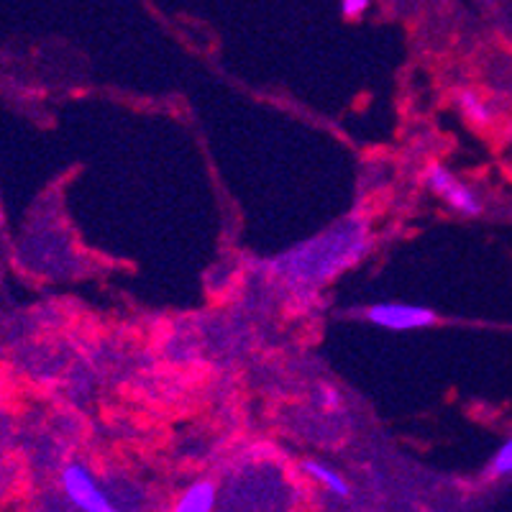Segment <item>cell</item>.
Instances as JSON below:
<instances>
[{
  "label": "cell",
  "instance_id": "1",
  "mask_svg": "<svg viewBox=\"0 0 512 512\" xmlns=\"http://www.w3.org/2000/svg\"><path fill=\"white\" fill-rule=\"evenodd\" d=\"M367 249V223L346 218L315 239L303 241L295 249L277 256L274 262H269V269H272V277H277L287 290L310 295L336 280L338 274L351 269L356 262H361Z\"/></svg>",
  "mask_w": 512,
  "mask_h": 512
},
{
  "label": "cell",
  "instance_id": "2",
  "mask_svg": "<svg viewBox=\"0 0 512 512\" xmlns=\"http://www.w3.org/2000/svg\"><path fill=\"white\" fill-rule=\"evenodd\" d=\"M62 489L67 500L80 512H121L113 505L111 497L105 495L88 466L77 464V461L62 469Z\"/></svg>",
  "mask_w": 512,
  "mask_h": 512
},
{
  "label": "cell",
  "instance_id": "3",
  "mask_svg": "<svg viewBox=\"0 0 512 512\" xmlns=\"http://www.w3.org/2000/svg\"><path fill=\"white\" fill-rule=\"evenodd\" d=\"M425 185L459 216H479L482 213V200H479L477 192L443 164H431L425 169Z\"/></svg>",
  "mask_w": 512,
  "mask_h": 512
},
{
  "label": "cell",
  "instance_id": "4",
  "mask_svg": "<svg viewBox=\"0 0 512 512\" xmlns=\"http://www.w3.org/2000/svg\"><path fill=\"white\" fill-rule=\"evenodd\" d=\"M367 320L387 331H418L436 323V313L423 305L410 303H377L367 310Z\"/></svg>",
  "mask_w": 512,
  "mask_h": 512
},
{
  "label": "cell",
  "instance_id": "5",
  "mask_svg": "<svg viewBox=\"0 0 512 512\" xmlns=\"http://www.w3.org/2000/svg\"><path fill=\"white\" fill-rule=\"evenodd\" d=\"M218 489L216 484L203 479V482H195L185 489L180 495V500L175 502L172 512H213L216 510Z\"/></svg>",
  "mask_w": 512,
  "mask_h": 512
},
{
  "label": "cell",
  "instance_id": "6",
  "mask_svg": "<svg viewBox=\"0 0 512 512\" xmlns=\"http://www.w3.org/2000/svg\"><path fill=\"white\" fill-rule=\"evenodd\" d=\"M303 469L315 484H320V487L326 489V492H331V495H338V497L349 495V484H346V479L338 472H333L328 464H320V461H305Z\"/></svg>",
  "mask_w": 512,
  "mask_h": 512
},
{
  "label": "cell",
  "instance_id": "7",
  "mask_svg": "<svg viewBox=\"0 0 512 512\" xmlns=\"http://www.w3.org/2000/svg\"><path fill=\"white\" fill-rule=\"evenodd\" d=\"M489 472L495 474V477H510L512 474V438L497 448V454L492 456V464H489Z\"/></svg>",
  "mask_w": 512,
  "mask_h": 512
},
{
  "label": "cell",
  "instance_id": "8",
  "mask_svg": "<svg viewBox=\"0 0 512 512\" xmlns=\"http://www.w3.org/2000/svg\"><path fill=\"white\" fill-rule=\"evenodd\" d=\"M461 111H464L466 116L472 118V121H479V123H484L489 118L487 103H484V98H479L477 93H464V95H461Z\"/></svg>",
  "mask_w": 512,
  "mask_h": 512
},
{
  "label": "cell",
  "instance_id": "9",
  "mask_svg": "<svg viewBox=\"0 0 512 512\" xmlns=\"http://www.w3.org/2000/svg\"><path fill=\"white\" fill-rule=\"evenodd\" d=\"M372 0H341V13L346 18H359L369 11Z\"/></svg>",
  "mask_w": 512,
  "mask_h": 512
}]
</instances>
